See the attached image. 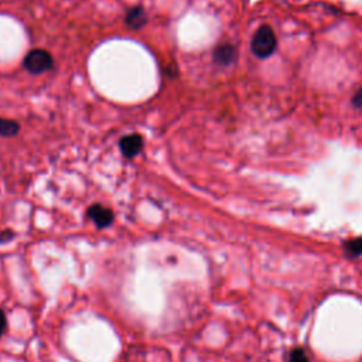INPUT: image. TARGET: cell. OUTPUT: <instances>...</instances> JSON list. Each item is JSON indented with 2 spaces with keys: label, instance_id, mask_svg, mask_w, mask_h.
Segmentation results:
<instances>
[{
  "label": "cell",
  "instance_id": "obj_9",
  "mask_svg": "<svg viewBox=\"0 0 362 362\" xmlns=\"http://www.w3.org/2000/svg\"><path fill=\"white\" fill-rule=\"evenodd\" d=\"M289 362H310V359H309V356H308V354H305L304 350L296 348L290 352Z\"/></svg>",
  "mask_w": 362,
  "mask_h": 362
},
{
  "label": "cell",
  "instance_id": "obj_12",
  "mask_svg": "<svg viewBox=\"0 0 362 362\" xmlns=\"http://www.w3.org/2000/svg\"><path fill=\"white\" fill-rule=\"evenodd\" d=\"M10 238H13V232L12 231H3L2 235H0V242H3L5 239L9 241Z\"/></svg>",
  "mask_w": 362,
  "mask_h": 362
},
{
  "label": "cell",
  "instance_id": "obj_7",
  "mask_svg": "<svg viewBox=\"0 0 362 362\" xmlns=\"http://www.w3.org/2000/svg\"><path fill=\"white\" fill-rule=\"evenodd\" d=\"M19 123L10 119L0 118V136L2 137H13L19 133Z\"/></svg>",
  "mask_w": 362,
  "mask_h": 362
},
{
  "label": "cell",
  "instance_id": "obj_8",
  "mask_svg": "<svg viewBox=\"0 0 362 362\" xmlns=\"http://www.w3.org/2000/svg\"><path fill=\"white\" fill-rule=\"evenodd\" d=\"M345 252L348 257H361L362 255V238H356V239H352V241H348L344 246Z\"/></svg>",
  "mask_w": 362,
  "mask_h": 362
},
{
  "label": "cell",
  "instance_id": "obj_4",
  "mask_svg": "<svg viewBox=\"0 0 362 362\" xmlns=\"http://www.w3.org/2000/svg\"><path fill=\"white\" fill-rule=\"evenodd\" d=\"M88 218L94 222V224L98 228H106L114 222V212L110 211L109 208L101 205V204H94L88 208L87 211Z\"/></svg>",
  "mask_w": 362,
  "mask_h": 362
},
{
  "label": "cell",
  "instance_id": "obj_5",
  "mask_svg": "<svg viewBox=\"0 0 362 362\" xmlns=\"http://www.w3.org/2000/svg\"><path fill=\"white\" fill-rule=\"evenodd\" d=\"M237 59V50L231 44H222L215 48L214 60L219 66H230Z\"/></svg>",
  "mask_w": 362,
  "mask_h": 362
},
{
  "label": "cell",
  "instance_id": "obj_11",
  "mask_svg": "<svg viewBox=\"0 0 362 362\" xmlns=\"http://www.w3.org/2000/svg\"><path fill=\"white\" fill-rule=\"evenodd\" d=\"M5 330H6V316L3 312H0V337H2Z\"/></svg>",
  "mask_w": 362,
  "mask_h": 362
},
{
  "label": "cell",
  "instance_id": "obj_1",
  "mask_svg": "<svg viewBox=\"0 0 362 362\" xmlns=\"http://www.w3.org/2000/svg\"><path fill=\"white\" fill-rule=\"evenodd\" d=\"M277 47V39L269 26H262L257 30L250 43V50L259 59H268Z\"/></svg>",
  "mask_w": 362,
  "mask_h": 362
},
{
  "label": "cell",
  "instance_id": "obj_3",
  "mask_svg": "<svg viewBox=\"0 0 362 362\" xmlns=\"http://www.w3.org/2000/svg\"><path fill=\"white\" fill-rule=\"evenodd\" d=\"M143 146H145L143 137H142L141 134H137V133L123 136V137L121 139V142H119L121 152H122V154H123L126 159H133V157H136L139 153H141V152L143 150Z\"/></svg>",
  "mask_w": 362,
  "mask_h": 362
},
{
  "label": "cell",
  "instance_id": "obj_6",
  "mask_svg": "<svg viewBox=\"0 0 362 362\" xmlns=\"http://www.w3.org/2000/svg\"><path fill=\"white\" fill-rule=\"evenodd\" d=\"M125 20H126V24L130 27V29L139 30V29H142V27L146 26L148 16H146L143 8L137 6V8H132L128 10Z\"/></svg>",
  "mask_w": 362,
  "mask_h": 362
},
{
  "label": "cell",
  "instance_id": "obj_10",
  "mask_svg": "<svg viewBox=\"0 0 362 362\" xmlns=\"http://www.w3.org/2000/svg\"><path fill=\"white\" fill-rule=\"evenodd\" d=\"M352 103L356 106V108H362V88L355 94L354 99H352Z\"/></svg>",
  "mask_w": 362,
  "mask_h": 362
},
{
  "label": "cell",
  "instance_id": "obj_2",
  "mask_svg": "<svg viewBox=\"0 0 362 362\" xmlns=\"http://www.w3.org/2000/svg\"><path fill=\"white\" fill-rule=\"evenodd\" d=\"M23 66L32 74H43L54 67V60L46 50H33L26 55Z\"/></svg>",
  "mask_w": 362,
  "mask_h": 362
}]
</instances>
